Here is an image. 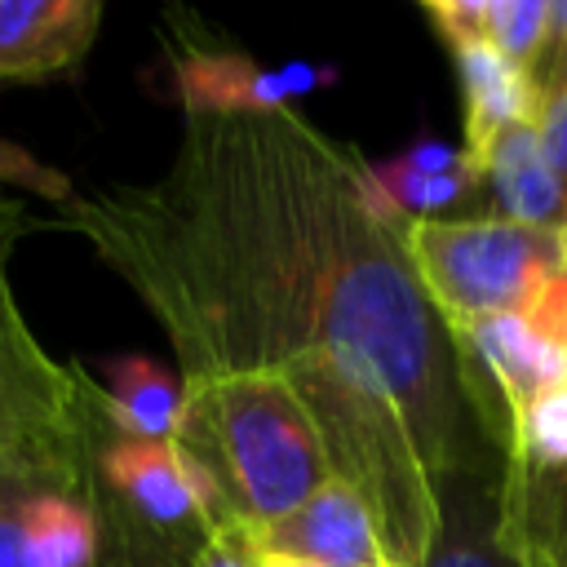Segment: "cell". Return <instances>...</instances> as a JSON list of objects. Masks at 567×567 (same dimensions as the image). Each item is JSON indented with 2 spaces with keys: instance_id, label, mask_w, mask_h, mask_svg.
<instances>
[{
  "instance_id": "2",
  "label": "cell",
  "mask_w": 567,
  "mask_h": 567,
  "mask_svg": "<svg viewBox=\"0 0 567 567\" xmlns=\"http://www.w3.org/2000/svg\"><path fill=\"white\" fill-rule=\"evenodd\" d=\"M102 385L58 363L13 301L0 319V567H93Z\"/></svg>"
},
{
  "instance_id": "17",
  "label": "cell",
  "mask_w": 567,
  "mask_h": 567,
  "mask_svg": "<svg viewBox=\"0 0 567 567\" xmlns=\"http://www.w3.org/2000/svg\"><path fill=\"white\" fill-rule=\"evenodd\" d=\"M549 18H554V0H483L478 35L501 58L536 75L545 40H549Z\"/></svg>"
},
{
  "instance_id": "23",
  "label": "cell",
  "mask_w": 567,
  "mask_h": 567,
  "mask_svg": "<svg viewBox=\"0 0 567 567\" xmlns=\"http://www.w3.org/2000/svg\"><path fill=\"white\" fill-rule=\"evenodd\" d=\"M9 257H13V248H0V319H4V310L18 301V297H13V284H9Z\"/></svg>"
},
{
  "instance_id": "14",
  "label": "cell",
  "mask_w": 567,
  "mask_h": 567,
  "mask_svg": "<svg viewBox=\"0 0 567 567\" xmlns=\"http://www.w3.org/2000/svg\"><path fill=\"white\" fill-rule=\"evenodd\" d=\"M102 385V381H97ZM182 377L164 372L146 354H124L106 363V385H102V408L115 430L137 434V439H177L182 430Z\"/></svg>"
},
{
  "instance_id": "11",
  "label": "cell",
  "mask_w": 567,
  "mask_h": 567,
  "mask_svg": "<svg viewBox=\"0 0 567 567\" xmlns=\"http://www.w3.org/2000/svg\"><path fill=\"white\" fill-rule=\"evenodd\" d=\"M483 190L496 204V217L540 226V230H567V182L554 173L536 124H514L487 151L474 159Z\"/></svg>"
},
{
  "instance_id": "1",
  "label": "cell",
  "mask_w": 567,
  "mask_h": 567,
  "mask_svg": "<svg viewBox=\"0 0 567 567\" xmlns=\"http://www.w3.org/2000/svg\"><path fill=\"white\" fill-rule=\"evenodd\" d=\"M58 226L137 292L182 381L284 377L310 408L390 567H425L443 492L496 465L478 439L456 350L403 248L408 217L372 164L297 106L182 115L164 177L71 195Z\"/></svg>"
},
{
  "instance_id": "20",
  "label": "cell",
  "mask_w": 567,
  "mask_h": 567,
  "mask_svg": "<svg viewBox=\"0 0 567 567\" xmlns=\"http://www.w3.org/2000/svg\"><path fill=\"white\" fill-rule=\"evenodd\" d=\"M532 124H536V137H540V146H545L554 173L567 182V84L540 93Z\"/></svg>"
},
{
  "instance_id": "15",
  "label": "cell",
  "mask_w": 567,
  "mask_h": 567,
  "mask_svg": "<svg viewBox=\"0 0 567 567\" xmlns=\"http://www.w3.org/2000/svg\"><path fill=\"white\" fill-rule=\"evenodd\" d=\"M496 465L474 470V474L456 478L443 492V536H439V545H434L425 567H509L501 558L496 540H492V527H487Z\"/></svg>"
},
{
  "instance_id": "12",
  "label": "cell",
  "mask_w": 567,
  "mask_h": 567,
  "mask_svg": "<svg viewBox=\"0 0 567 567\" xmlns=\"http://www.w3.org/2000/svg\"><path fill=\"white\" fill-rule=\"evenodd\" d=\"M456 75H461V97H465V155L478 159L487 142H496L514 124L536 120V84L523 66L501 58L483 35H465L447 44Z\"/></svg>"
},
{
  "instance_id": "6",
  "label": "cell",
  "mask_w": 567,
  "mask_h": 567,
  "mask_svg": "<svg viewBox=\"0 0 567 567\" xmlns=\"http://www.w3.org/2000/svg\"><path fill=\"white\" fill-rule=\"evenodd\" d=\"M492 540L509 567H567V381L527 403L501 443Z\"/></svg>"
},
{
  "instance_id": "25",
  "label": "cell",
  "mask_w": 567,
  "mask_h": 567,
  "mask_svg": "<svg viewBox=\"0 0 567 567\" xmlns=\"http://www.w3.org/2000/svg\"><path fill=\"white\" fill-rule=\"evenodd\" d=\"M563 270H567V230H563Z\"/></svg>"
},
{
  "instance_id": "9",
  "label": "cell",
  "mask_w": 567,
  "mask_h": 567,
  "mask_svg": "<svg viewBox=\"0 0 567 567\" xmlns=\"http://www.w3.org/2000/svg\"><path fill=\"white\" fill-rule=\"evenodd\" d=\"M257 545L315 567H390L363 496L337 474L323 478L288 518L257 532Z\"/></svg>"
},
{
  "instance_id": "19",
  "label": "cell",
  "mask_w": 567,
  "mask_h": 567,
  "mask_svg": "<svg viewBox=\"0 0 567 567\" xmlns=\"http://www.w3.org/2000/svg\"><path fill=\"white\" fill-rule=\"evenodd\" d=\"M0 186L31 190V195H40V199H53L58 208L75 195V186H71V177H66V173L49 168L44 159H35L31 151H22V146H18V142H9V137H0Z\"/></svg>"
},
{
  "instance_id": "24",
  "label": "cell",
  "mask_w": 567,
  "mask_h": 567,
  "mask_svg": "<svg viewBox=\"0 0 567 567\" xmlns=\"http://www.w3.org/2000/svg\"><path fill=\"white\" fill-rule=\"evenodd\" d=\"M261 567H315V563L292 558V554H270V549H261Z\"/></svg>"
},
{
  "instance_id": "18",
  "label": "cell",
  "mask_w": 567,
  "mask_h": 567,
  "mask_svg": "<svg viewBox=\"0 0 567 567\" xmlns=\"http://www.w3.org/2000/svg\"><path fill=\"white\" fill-rule=\"evenodd\" d=\"M190 567H261L257 532L239 514H213L199 532Z\"/></svg>"
},
{
  "instance_id": "22",
  "label": "cell",
  "mask_w": 567,
  "mask_h": 567,
  "mask_svg": "<svg viewBox=\"0 0 567 567\" xmlns=\"http://www.w3.org/2000/svg\"><path fill=\"white\" fill-rule=\"evenodd\" d=\"M44 226H49L44 217H35L22 199H13V195H4V190H0V248H18V239H22V235L44 230Z\"/></svg>"
},
{
  "instance_id": "16",
  "label": "cell",
  "mask_w": 567,
  "mask_h": 567,
  "mask_svg": "<svg viewBox=\"0 0 567 567\" xmlns=\"http://www.w3.org/2000/svg\"><path fill=\"white\" fill-rule=\"evenodd\" d=\"M102 549L93 567H190V554L199 540H177L155 527H146L133 509H124L102 483Z\"/></svg>"
},
{
  "instance_id": "7",
  "label": "cell",
  "mask_w": 567,
  "mask_h": 567,
  "mask_svg": "<svg viewBox=\"0 0 567 567\" xmlns=\"http://www.w3.org/2000/svg\"><path fill=\"white\" fill-rule=\"evenodd\" d=\"M164 66L182 115H257L284 111L292 97L328 89L337 66L328 62H284L261 66L239 49L217 44L208 31L186 27V13H168Z\"/></svg>"
},
{
  "instance_id": "3",
  "label": "cell",
  "mask_w": 567,
  "mask_h": 567,
  "mask_svg": "<svg viewBox=\"0 0 567 567\" xmlns=\"http://www.w3.org/2000/svg\"><path fill=\"white\" fill-rule=\"evenodd\" d=\"M182 394L177 443L252 532L275 527L332 478L319 425L284 377L213 372L182 381Z\"/></svg>"
},
{
  "instance_id": "10",
  "label": "cell",
  "mask_w": 567,
  "mask_h": 567,
  "mask_svg": "<svg viewBox=\"0 0 567 567\" xmlns=\"http://www.w3.org/2000/svg\"><path fill=\"white\" fill-rule=\"evenodd\" d=\"M97 27V0H0V80L44 84L71 75Z\"/></svg>"
},
{
  "instance_id": "4",
  "label": "cell",
  "mask_w": 567,
  "mask_h": 567,
  "mask_svg": "<svg viewBox=\"0 0 567 567\" xmlns=\"http://www.w3.org/2000/svg\"><path fill=\"white\" fill-rule=\"evenodd\" d=\"M403 248L447 332L523 306L563 270V230L523 226L496 213L408 217Z\"/></svg>"
},
{
  "instance_id": "13",
  "label": "cell",
  "mask_w": 567,
  "mask_h": 567,
  "mask_svg": "<svg viewBox=\"0 0 567 567\" xmlns=\"http://www.w3.org/2000/svg\"><path fill=\"white\" fill-rule=\"evenodd\" d=\"M381 190L390 195V204L403 217H447V208L470 204L483 190L478 164L465 155V146H447V142H416L412 151H403L390 164L372 168Z\"/></svg>"
},
{
  "instance_id": "21",
  "label": "cell",
  "mask_w": 567,
  "mask_h": 567,
  "mask_svg": "<svg viewBox=\"0 0 567 567\" xmlns=\"http://www.w3.org/2000/svg\"><path fill=\"white\" fill-rule=\"evenodd\" d=\"M532 84H536V93L567 84V0H554L549 40H545V53H540V66H536Z\"/></svg>"
},
{
  "instance_id": "8",
  "label": "cell",
  "mask_w": 567,
  "mask_h": 567,
  "mask_svg": "<svg viewBox=\"0 0 567 567\" xmlns=\"http://www.w3.org/2000/svg\"><path fill=\"white\" fill-rule=\"evenodd\" d=\"M97 483L124 509H133L146 527L177 536V540H199L213 514H230L213 478L199 470V461L177 439L124 434L111 425L106 408H102V430H97Z\"/></svg>"
},
{
  "instance_id": "5",
  "label": "cell",
  "mask_w": 567,
  "mask_h": 567,
  "mask_svg": "<svg viewBox=\"0 0 567 567\" xmlns=\"http://www.w3.org/2000/svg\"><path fill=\"white\" fill-rule=\"evenodd\" d=\"M447 337L470 421L487 452L501 456L509 421L567 381V270H558L523 306L465 323Z\"/></svg>"
}]
</instances>
